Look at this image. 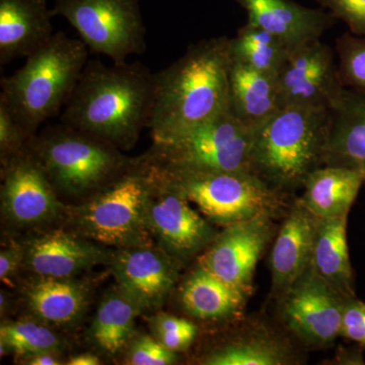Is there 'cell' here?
<instances>
[{"label":"cell","instance_id":"6da1fadb","mask_svg":"<svg viewBox=\"0 0 365 365\" xmlns=\"http://www.w3.org/2000/svg\"><path fill=\"white\" fill-rule=\"evenodd\" d=\"M155 73L140 62L88 61L62 112V123L129 148L150 124Z\"/></svg>","mask_w":365,"mask_h":365},{"label":"cell","instance_id":"7a4b0ae2","mask_svg":"<svg viewBox=\"0 0 365 365\" xmlns=\"http://www.w3.org/2000/svg\"><path fill=\"white\" fill-rule=\"evenodd\" d=\"M230 38L220 36L190 45L155 73L148 124L153 143L186 133L228 110Z\"/></svg>","mask_w":365,"mask_h":365},{"label":"cell","instance_id":"3957f363","mask_svg":"<svg viewBox=\"0 0 365 365\" xmlns=\"http://www.w3.org/2000/svg\"><path fill=\"white\" fill-rule=\"evenodd\" d=\"M329 121L326 108H283L255 130L250 170L292 196L324 165Z\"/></svg>","mask_w":365,"mask_h":365},{"label":"cell","instance_id":"277c9868","mask_svg":"<svg viewBox=\"0 0 365 365\" xmlns=\"http://www.w3.org/2000/svg\"><path fill=\"white\" fill-rule=\"evenodd\" d=\"M23 67L0 81V102L29 133L66 106L88 63V51L81 40L54 33Z\"/></svg>","mask_w":365,"mask_h":365},{"label":"cell","instance_id":"5b68a950","mask_svg":"<svg viewBox=\"0 0 365 365\" xmlns=\"http://www.w3.org/2000/svg\"><path fill=\"white\" fill-rule=\"evenodd\" d=\"M29 148L55 190L69 195L98 193L134 163L112 143L62 122L35 134Z\"/></svg>","mask_w":365,"mask_h":365},{"label":"cell","instance_id":"8992f818","mask_svg":"<svg viewBox=\"0 0 365 365\" xmlns=\"http://www.w3.org/2000/svg\"><path fill=\"white\" fill-rule=\"evenodd\" d=\"M155 165L204 217L223 227L259 215L276 218L292 204L289 195L271 188L251 170H190Z\"/></svg>","mask_w":365,"mask_h":365},{"label":"cell","instance_id":"52a82bcc","mask_svg":"<svg viewBox=\"0 0 365 365\" xmlns=\"http://www.w3.org/2000/svg\"><path fill=\"white\" fill-rule=\"evenodd\" d=\"M150 184V163L144 157L78 208L74 220L81 234L108 246L144 245Z\"/></svg>","mask_w":365,"mask_h":365},{"label":"cell","instance_id":"ba28073f","mask_svg":"<svg viewBox=\"0 0 365 365\" xmlns=\"http://www.w3.org/2000/svg\"><path fill=\"white\" fill-rule=\"evenodd\" d=\"M254 132L227 110L176 138L153 143L148 158L174 169L250 170Z\"/></svg>","mask_w":365,"mask_h":365},{"label":"cell","instance_id":"9c48e42d","mask_svg":"<svg viewBox=\"0 0 365 365\" xmlns=\"http://www.w3.org/2000/svg\"><path fill=\"white\" fill-rule=\"evenodd\" d=\"M52 14L63 16L88 49L113 63H125L145 51L138 0H55Z\"/></svg>","mask_w":365,"mask_h":365},{"label":"cell","instance_id":"30bf717a","mask_svg":"<svg viewBox=\"0 0 365 365\" xmlns=\"http://www.w3.org/2000/svg\"><path fill=\"white\" fill-rule=\"evenodd\" d=\"M146 158L150 178L146 227L158 237L163 249L180 260L207 248L216 237L207 218L192 208L191 202L163 170Z\"/></svg>","mask_w":365,"mask_h":365},{"label":"cell","instance_id":"8fae6325","mask_svg":"<svg viewBox=\"0 0 365 365\" xmlns=\"http://www.w3.org/2000/svg\"><path fill=\"white\" fill-rule=\"evenodd\" d=\"M276 299L282 325L304 347H329L340 337L347 299L322 279L311 265Z\"/></svg>","mask_w":365,"mask_h":365},{"label":"cell","instance_id":"7c38bea8","mask_svg":"<svg viewBox=\"0 0 365 365\" xmlns=\"http://www.w3.org/2000/svg\"><path fill=\"white\" fill-rule=\"evenodd\" d=\"M274 220L259 215L225 227L199 257L198 266L251 297L257 265L275 235Z\"/></svg>","mask_w":365,"mask_h":365},{"label":"cell","instance_id":"4fadbf2b","mask_svg":"<svg viewBox=\"0 0 365 365\" xmlns=\"http://www.w3.org/2000/svg\"><path fill=\"white\" fill-rule=\"evenodd\" d=\"M334 50L322 40L292 51L278 74L283 108L288 106L329 109L344 90Z\"/></svg>","mask_w":365,"mask_h":365},{"label":"cell","instance_id":"5bb4252c","mask_svg":"<svg viewBox=\"0 0 365 365\" xmlns=\"http://www.w3.org/2000/svg\"><path fill=\"white\" fill-rule=\"evenodd\" d=\"M4 168L2 207L11 222L38 225L57 215L56 190L29 145Z\"/></svg>","mask_w":365,"mask_h":365},{"label":"cell","instance_id":"9a60e30c","mask_svg":"<svg viewBox=\"0 0 365 365\" xmlns=\"http://www.w3.org/2000/svg\"><path fill=\"white\" fill-rule=\"evenodd\" d=\"M179 261L165 250L127 247L113 257V274L119 287L143 307H157L176 283Z\"/></svg>","mask_w":365,"mask_h":365},{"label":"cell","instance_id":"2e32d148","mask_svg":"<svg viewBox=\"0 0 365 365\" xmlns=\"http://www.w3.org/2000/svg\"><path fill=\"white\" fill-rule=\"evenodd\" d=\"M318 217L299 198L290 204L284 220L274 237L269 258L272 278L271 294L277 299L311 265Z\"/></svg>","mask_w":365,"mask_h":365},{"label":"cell","instance_id":"e0dca14e","mask_svg":"<svg viewBox=\"0 0 365 365\" xmlns=\"http://www.w3.org/2000/svg\"><path fill=\"white\" fill-rule=\"evenodd\" d=\"M248 14V23L279 38L292 51L321 40L336 19L324 9L302 6L294 0H235Z\"/></svg>","mask_w":365,"mask_h":365},{"label":"cell","instance_id":"ac0fdd59","mask_svg":"<svg viewBox=\"0 0 365 365\" xmlns=\"http://www.w3.org/2000/svg\"><path fill=\"white\" fill-rule=\"evenodd\" d=\"M329 115L324 165L356 170L365 176V95L345 88Z\"/></svg>","mask_w":365,"mask_h":365},{"label":"cell","instance_id":"d6986e66","mask_svg":"<svg viewBox=\"0 0 365 365\" xmlns=\"http://www.w3.org/2000/svg\"><path fill=\"white\" fill-rule=\"evenodd\" d=\"M47 0H0V64L28 57L53 36Z\"/></svg>","mask_w":365,"mask_h":365},{"label":"cell","instance_id":"ffe728a7","mask_svg":"<svg viewBox=\"0 0 365 365\" xmlns=\"http://www.w3.org/2000/svg\"><path fill=\"white\" fill-rule=\"evenodd\" d=\"M105 258L104 251L63 230L39 235L24 249L26 266L41 277L71 278Z\"/></svg>","mask_w":365,"mask_h":365},{"label":"cell","instance_id":"44dd1931","mask_svg":"<svg viewBox=\"0 0 365 365\" xmlns=\"http://www.w3.org/2000/svg\"><path fill=\"white\" fill-rule=\"evenodd\" d=\"M283 109L277 76L256 71L230 56L228 111L256 130Z\"/></svg>","mask_w":365,"mask_h":365},{"label":"cell","instance_id":"7402d4cb","mask_svg":"<svg viewBox=\"0 0 365 365\" xmlns=\"http://www.w3.org/2000/svg\"><path fill=\"white\" fill-rule=\"evenodd\" d=\"M348 215L319 218L311 267L344 299L356 297L347 241Z\"/></svg>","mask_w":365,"mask_h":365},{"label":"cell","instance_id":"603a6c76","mask_svg":"<svg viewBox=\"0 0 365 365\" xmlns=\"http://www.w3.org/2000/svg\"><path fill=\"white\" fill-rule=\"evenodd\" d=\"M364 182L359 170L323 165L307 178L299 199L317 217L348 215Z\"/></svg>","mask_w":365,"mask_h":365},{"label":"cell","instance_id":"cb8c5ba5","mask_svg":"<svg viewBox=\"0 0 365 365\" xmlns=\"http://www.w3.org/2000/svg\"><path fill=\"white\" fill-rule=\"evenodd\" d=\"M299 359L290 341L261 325L228 341L204 359L207 365H288Z\"/></svg>","mask_w":365,"mask_h":365},{"label":"cell","instance_id":"d4e9b609","mask_svg":"<svg viewBox=\"0 0 365 365\" xmlns=\"http://www.w3.org/2000/svg\"><path fill=\"white\" fill-rule=\"evenodd\" d=\"M180 297L184 309L202 319L241 316L249 297L200 266L185 281Z\"/></svg>","mask_w":365,"mask_h":365},{"label":"cell","instance_id":"484cf974","mask_svg":"<svg viewBox=\"0 0 365 365\" xmlns=\"http://www.w3.org/2000/svg\"><path fill=\"white\" fill-rule=\"evenodd\" d=\"M86 299L85 287L69 278L42 277L26 290L31 311L53 325L76 321L85 311Z\"/></svg>","mask_w":365,"mask_h":365},{"label":"cell","instance_id":"4316f807","mask_svg":"<svg viewBox=\"0 0 365 365\" xmlns=\"http://www.w3.org/2000/svg\"><path fill=\"white\" fill-rule=\"evenodd\" d=\"M292 49L275 35L247 23L230 38V56L256 71L278 76Z\"/></svg>","mask_w":365,"mask_h":365},{"label":"cell","instance_id":"83f0119b","mask_svg":"<svg viewBox=\"0 0 365 365\" xmlns=\"http://www.w3.org/2000/svg\"><path fill=\"white\" fill-rule=\"evenodd\" d=\"M143 309L121 288L110 292L98 307L93 326V339L109 354L120 351L130 337L134 321Z\"/></svg>","mask_w":365,"mask_h":365},{"label":"cell","instance_id":"f1b7e54d","mask_svg":"<svg viewBox=\"0 0 365 365\" xmlns=\"http://www.w3.org/2000/svg\"><path fill=\"white\" fill-rule=\"evenodd\" d=\"M58 337L49 328L34 322H14L0 328V347L21 356L54 352L59 347Z\"/></svg>","mask_w":365,"mask_h":365},{"label":"cell","instance_id":"f546056e","mask_svg":"<svg viewBox=\"0 0 365 365\" xmlns=\"http://www.w3.org/2000/svg\"><path fill=\"white\" fill-rule=\"evenodd\" d=\"M335 51L342 86L365 95V36L342 34L336 40Z\"/></svg>","mask_w":365,"mask_h":365},{"label":"cell","instance_id":"4dcf8cb0","mask_svg":"<svg viewBox=\"0 0 365 365\" xmlns=\"http://www.w3.org/2000/svg\"><path fill=\"white\" fill-rule=\"evenodd\" d=\"M151 327L158 340L174 352L188 349L197 335V327L192 322L169 314L155 317Z\"/></svg>","mask_w":365,"mask_h":365},{"label":"cell","instance_id":"1f68e13d","mask_svg":"<svg viewBox=\"0 0 365 365\" xmlns=\"http://www.w3.org/2000/svg\"><path fill=\"white\" fill-rule=\"evenodd\" d=\"M32 134L24 128L4 103L0 102V153L2 165L28 148Z\"/></svg>","mask_w":365,"mask_h":365},{"label":"cell","instance_id":"d6a6232c","mask_svg":"<svg viewBox=\"0 0 365 365\" xmlns=\"http://www.w3.org/2000/svg\"><path fill=\"white\" fill-rule=\"evenodd\" d=\"M336 20L344 21L350 33L365 36V0H316Z\"/></svg>","mask_w":365,"mask_h":365},{"label":"cell","instance_id":"836d02e7","mask_svg":"<svg viewBox=\"0 0 365 365\" xmlns=\"http://www.w3.org/2000/svg\"><path fill=\"white\" fill-rule=\"evenodd\" d=\"M176 362V352L148 336L138 338L129 352V364L133 365H170Z\"/></svg>","mask_w":365,"mask_h":365},{"label":"cell","instance_id":"e575fe53","mask_svg":"<svg viewBox=\"0 0 365 365\" xmlns=\"http://www.w3.org/2000/svg\"><path fill=\"white\" fill-rule=\"evenodd\" d=\"M340 337L365 348V302L352 297L346 300L341 322Z\"/></svg>","mask_w":365,"mask_h":365},{"label":"cell","instance_id":"d590c367","mask_svg":"<svg viewBox=\"0 0 365 365\" xmlns=\"http://www.w3.org/2000/svg\"><path fill=\"white\" fill-rule=\"evenodd\" d=\"M24 259V250L11 246L4 249L0 253V279L7 285H13V277L21 260Z\"/></svg>","mask_w":365,"mask_h":365},{"label":"cell","instance_id":"8d00e7d4","mask_svg":"<svg viewBox=\"0 0 365 365\" xmlns=\"http://www.w3.org/2000/svg\"><path fill=\"white\" fill-rule=\"evenodd\" d=\"M26 364L31 365H57L61 364V362L53 354V351H49L31 355Z\"/></svg>","mask_w":365,"mask_h":365},{"label":"cell","instance_id":"74e56055","mask_svg":"<svg viewBox=\"0 0 365 365\" xmlns=\"http://www.w3.org/2000/svg\"><path fill=\"white\" fill-rule=\"evenodd\" d=\"M100 364V359L96 355L90 354V353L72 357L68 361V364L71 365H98Z\"/></svg>","mask_w":365,"mask_h":365}]
</instances>
